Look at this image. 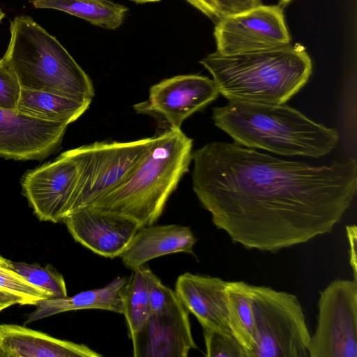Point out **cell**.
<instances>
[{"instance_id": "1", "label": "cell", "mask_w": 357, "mask_h": 357, "mask_svg": "<svg viewBox=\"0 0 357 357\" xmlns=\"http://www.w3.org/2000/svg\"><path fill=\"white\" fill-rule=\"evenodd\" d=\"M192 189L213 225L248 249L275 252L332 232L357 190V162L314 167L214 142L192 151Z\"/></svg>"}, {"instance_id": "2", "label": "cell", "mask_w": 357, "mask_h": 357, "mask_svg": "<svg viewBox=\"0 0 357 357\" xmlns=\"http://www.w3.org/2000/svg\"><path fill=\"white\" fill-rule=\"evenodd\" d=\"M212 119L235 143L286 156L321 157L339 139L336 129L314 122L285 103L229 101L213 109Z\"/></svg>"}, {"instance_id": "3", "label": "cell", "mask_w": 357, "mask_h": 357, "mask_svg": "<svg viewBox=\"0 0 357 357\" xmlns=\"http://www.w3.org/2000/svg\"><path fill=\"white\" fill-rule=\"evenodd\" d=\"M192 139L181 128L153 136L130 172L93 206L135 220L139 228L154 225L192 161Z\"/></svg>"}, {"instance_id": "4", "label": "cell", "mask_w": 357, "mask_h": 357, "mask_svg": "<svg viewBox=\"0 0 357 357\" xmlns=\"http://www.w3.org/2000/svg\"><path fill=\"white\" fill-rule=\"evenodd\" d=\"M200 63L229 101L264 104L285 103L306 84L312 70L310 56L298 43L232 55L215 52Z\"/></svg>"}, {"instance_id": "5", "label": "cell", "mask_w": 357, "mask_h": 357, "mask_svg": "<svg viewBox=\"0 0 357 357\" xmlns=\"http://www.w3.org/2000/svg\"><path fill=\"white\" fill-rule=\"evenodd\" d=\"M10 38L3 56L22 89L91 102L93 82L56 38L29 16L10 22Z\"/></svg>"}, {"instance_id": "6", "label": "cell", "mask_w": 357, "mask_h": 357, "mask_svg": "<svg viewBox=\"0 0 357 357\" xmlns=\"http://www.w3.org/2000/svg\"><path fill=\"white\" fill-rule=\"evenodd\" d=\"M255 346L252 357H309L310 336L298 297L250 284Z\"/></svg>"}, {"instance_id": "7", "label": "cell", "mask_w": 357, "mask_h": 357, "mask_svg": "<svg viewBox=\"0 0 357 357\" xmlns=\"http://www.w3.org/2000/svg\"><path fill=\"white\" fill-rule=\"evenodd\" d=\"M153 138L96 142L69 150L79 176L67 215L91 206L113 189L139 160Z\"/></svg>"}, {"instance_id": "8", "label": "cell", "mask_w": 357, "mask_h": 357, "mask_svg": "<svg viewBox=\"0 0 357 357\" xmlns=\"http://www.w3.org/2000/svg\"><path fill=\"white\" fill-rule=\"evenodd\" d=\"M309 357H357V280L337 279L319 291Z\"/></svg>"}, {"instance_id": "9", "label": "cell", "mask_w": 357, "mask_h": 357, "mask_svg": "<svg viewBox=\"0 0 357 357\" xmlns=\"http://www.w3.org/2000/svg\"><path fill=\"white\" fill-rule=\"evenodd\" d=\"M216 52L223 55L265 50L291 44L280 6L260 5L222 17L214 29Z\"/></svg>"}, {"instance_id": "10", "label": "cell", "mask_w": 357, "mask_h": 357, "mask_svg": "<svg viewBox=\"0 0 357 357\" xmlns=\"http://www.w3.org/2000/svg\"><path fill=\"white\" fill-rule=\"evenodd\" d=\"M218 95L213 79L181 75L151 86L148 99L134 105L133 109L165 123L167 129H179L187 118L204 108Z\"/></svg>"}, {"instance_id": "11", "label": "cell", "mask_w": 357, "mask_h": 357, "mask_svg": "<svg viewBox=\"0 0 357 357\" xmlns=\"http://www.w3.org/2000/svg\"><path fill=\"white\" fill-rule=\"evenodd\" d=\"M78 176L76 162L69 150L23 175L22 193L40 220L54 223L63 221L68 214Z\"/></svg>"}, {"instance_id": "12", "label": "cell", "mask_w": 357, "mask_h": 357, "mask_svg": "<svg viewBox=\"0 0 357 357\" xmlns=\"http://www.w3.org/2000/svg\"><path fill=\"white\" fill-rule=\"evenodd\" d=\"M68 126L0 107V156L42 160L59 149Z\"/></svg>"}, {"instance_id": "13", "label": "cell", "mask_w": 357, "mask_h": 357, "mask_svg": "<svg viewBox=\"0 0 357 357\" xmlns=\"http://www.w3.org/2000/svg\"><path fill=\"white\" fill-rule=\"evenodd\" d=\"M63 222L75 241L110 259L120 257L139 229L132 218L93 206L71 213Z\"/></svg>"}, {"instance_id": "14", "label": "cell", "mask_w": 357, "mask_h": 357, "mask_svg": "<svg viewBox=\"0 0 357 357\" xmlns=\"http://www.w3.org/2000/svg\"><path fill=\"white\" fill-rule=\"evenodd\" d=\"M135 357H186L196 349L189 312L182 304L160 314H151L130 338Z\"/></svg>"}, {"instance_id": "15", "label": "cell", "mask_w": 357, "mask_h": 357, "mask_svg": "<svg viewBox=\"0 0 357 357\" xmlns=\"http://www.w3.org/2000/svg\"><path fill=\"white\" fill-rule=\"evenodd\" d=\"M227 281L217 277L185 272L180 275L175 291L202 328L231 335L226 294Z\"/></svg>"}, {"instance_id": "16", "label": "cell", "mask_w": 357, "mask_h": 357, "mask_svg": "<svg viewBox=\"0 0 357 357\" xmlns=\"http://www.w3.org/2000/svg\"><path fill=\"white\" fill-rule=\"evenodd\" d=\"M196 242L197 238L188 227L151 225L137 229L119 257L126 268L133 271L164 255L178 252L193 255Z\"/></svg>"}, {"instance_id": "17", "label": "cell", "mask_w": 357, "mask_h": 357, "mask_svg": "<svg viewBox=\"0 0 357 357\" xmlns=\"http://www.w3.org/2000/svg\"><path fill=\"white\" fill-rule=\"evenodd\" d=\"M88 346L17 324L0 325V357H100Z\"/></svg>"}, {"instance_id": "18", "label": "cell", "mask_w": 357, "mask_h": 357, "mask_svg": "<svg viewBox=\"0 0 357 357\" xmlns=\"http://www.w3.org/2000/svg\"><path fill=\"white\" fill-rule=\"evenodd\" d=\"M128 277H117L106 286L78 293L72 296L38 301L25 324L62 312L84 309H99L119 314L123 312V298Z\"/></svg>"}, {"instance_id": "19", "label": "cell", "mask_w": 357, "mask_h": 357, "mask_svg": "<svg viewBox=\"0 0 357 357\" xmlns=\"http://www.w3.org/2000/svg\"><path fill=\"white\" fill-rule=\"evenodd\" d=\"M91 102L52 93L22 89L17 112L42 121L68 125L79 119Z\"/></svg>"}, {"instance_id": "20", "label": "cell", "mask_w": 357, "mask_h": 357, "mask_svg": "<svg viewBox=\"0 0 357 357\" xmlns=\"http://www.w3.org/2000/svg\"><path fill=\"white\" fill-rule=\"evenodd\" d=\"M36 8L63 11L89 23L109 30L119 28L128 13V8L109 0H31Z\"/></svg>"}, {"instance_id": "21", "label": "cell", "mask_w": 357, "mask_h": 357, "mask_svg": "<svg viewBox=\"0 0 357 357\" xmlns=\"http://www.w3.org/2000/svg\"><path fill=\"white\" fill-rule=\"evenodd\" d=\"M226 294L231 333L248 357H252L255 340L250 284L243 281H227Z\"/></svg>"}, {"instance_id": "22", "label": "cell", "mask_w": 357, "mask_h": 357, "mask_svg": "<svg viewBox=\"0 0 357 357\" xmlns=\"http://www.w3.org/2000/svg\"><path fill=\"white\" fill-rule=\"evenodd\" d=\"M147 266L143 265L132 271L128 277L124 298L123 312L128 337L131 338L151 314Z\"/></svg>"}, {"instance_id": "23", "label": "cell", "mask_w": 357, "mask_h": 357, "mask_svg": "<svg viewBox=\"0 0 357 357\" xmlns=\"http://www.w3.org/2000/svg\"><path fill=\"white\" fill-rule=\"evenodd\" d=\"M8 266L26 281L52 295V298H61L67 295V288L63 275L52 265L15 262L7 260Z\"/></svg>"}, {"instance_id": "24", "label": "cell", "mask_w": 357, "mask_h": 357, "mask_svg": "<svg viewBox=\"0 0 357 357\" xmlns=\"http://www.w3.org/2000/svg\"><path fill=\"white\" fill-rule=\"evenodd\" d=\"M7 260L0 255V289L21 298L24 305H35L38 301L52 298L50 293L29 283L11 269Z\"/></svg>"}, {"instance_id": "25", "label": "cell", "mask_w": 357, "mask_h": 357, "mask_svg": "<svg viewBox=\"0 0 357 357\" xmlns=\"http://www.w3.org/2000/svg\"><path fill=\"white\" fill-rule=\"evenodd\" d=\"M203 329L207 357H248L239 342L233 335L211 330Z\"/></svg>"}, {"instance_id": "26", "label": "cell", "mask_w": 357, "mask_h": 357, "mask_svg": "<svg viewBox=\"0 0 357 357\" xmlns=\"http://www.w3.org/2000/svg\"><path fill=\"white\" fill-rule=\"evenodd\" d=\"M146 275L151 314L166 312L182 304L176 291L165 286L149 267Z\"/></svg>"}, {"instance_id": "27", "label": "cell", "mask_w": 357, "mask_h": 357, "mask_svg": "<svg viewBox=\"0 0 357 357\" xmlns=\"http://www.w3.org/2000/svg\"><path fill=\"white\" fill-rule=\"evenodd\" d=\"M21 90L15 72L2 57L0 59V107L17 111Z\"/></svg>"}, {"instance_id": "28", "label": "cell", "mask_w": 357, "mask_h": 357, "mask_svg": "<svg viewBox=\"0 0 357 357\" xmlns=\"http://www.w3.org/2000/svg\"><path fill=\"white\" fill-rule=\"evenodd\" d=\"M222 17L241 13L261 5L260 0H214Z\"/></svg>"}, {"instance_id": "29", "label": "cell", "mask_w": 357, "mask_h": 357, "mask_svg": "<svg viewBox=\"0 0 357 357\" xmlns=\"http://www.w3.org/2000/svg\"><path fill=\"white\" fill-rule=\"evenodd\" d=\"M185 1H188L215 23L222 17L214 0Z\"/></svg>"}, {"instance_id": "30", "label": "cell", "mask_w": 357, "mask_h": 357, "mask_svg": "<svg viewBox=\"0 0 357 357\" xmlns=\"http://www.w3.org/2000/svg\"><path fill=\"white\" fill-rule=\"evenodd\" d=\"M347 234L349 244V261L353 270L354 279L357 280L356 270V227L349 225L346 227Z\"/></svg>"}, {"instance_id": "31", "label": "cell", "mask_w": 357, "mask_h": 357, "mask_svg": "<svg viewBox=\"0 0 357 357\" xmlns=\"http://www.w3.org/2000/svg\"><path fill=\"white\" fill-rule=\"evenodd\" d=\"M15 304L24 305V302L21 298L0 289V312Z\"/></svg>"}, {"instance_id": "32", "label": "cell", "mask_w": 357, "mask_h": 357, "mask_svg": "<svg viewBox=\"0 0 357 357\" xmlns=\"http://www.w3.org/2000/svg\"><path fill=\"white\" fill-rule=\"evenodd\" d=\"M130 1H134L137 3H152V2L160 1V0H130Z\"/></svg>"}, {"instance_id": "33", "label": "cell", "mask_w": 357, "mask_h": 357, "mask_svg": "<svg viewBox=\"0 0 357 357\" xmlns=\"http://www.w3.org/2000/svg\"><path fill=\"white\" fill-rule=\"evenodd\" d=\"M293 0H278V2L280 6H285L291 2Z\"/></svg>"}, {"instance_id": "34", "label": "cell", "mask_w": 357, "mask_h": 357, "mask_svg": "<svg viewBox=\"0 0 357 357\" xmlns=\"http://www.w3.org/2000/svg\"><path fill=\"white\" fill-rule=\"evenodd\" d=\"M4 16H5L4 13L0 9V22L4 17Z\"/></svg>"}]
</instances>
